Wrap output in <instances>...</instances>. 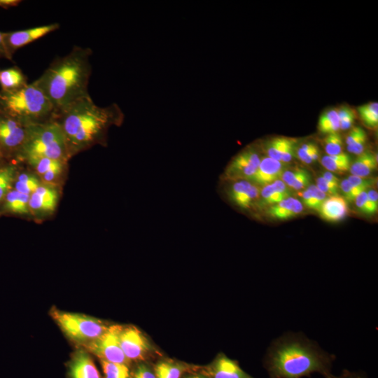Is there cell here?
Returning <instances> with one entry per match:
<instances>
[{"label": "cell", "mask_w": 378, "mask_h": 378, "mask_svg": "<svg viewBox=\"0 0 378 378\" xmlns=\"http://www.w3.org/2000/svg\"><path fill=\"white\" fill-rule=\"evenodd\" d=\"M0 113L25 125L48 121L55 109L34 83L13 91L0 92Z\"/></svg>", "instance_id": "277c9868"}, {"label": "cell", "mask_w": 378, "mask_h": 378, "mask_svg": "<svg viewBox=\"0 0 378 378\" xmlns=\"http://www.w3.org/2000/svg\"><path fill=\"white\" fill-rule=\"evenodd\" d=\"M119 340L125 356L130 362H147L160 354L150 340L134 326H121Z\"/></svg>", "instance_id": "52a82bcc"}, {"label": "cell", "mask_w": 378, "mask_h": 378, "mask_svg": "<svg viewBox=\"0 0 378 378\" xmlns=\"http://www.w3.org/2000/svg\"><path fill=\"white\" fill-rule=\"evenodd\" d=\"M316 186L326 195H338L339 186L327 181L322 176L316 179Z\"/></svg>", "instance_id": "8d00e7d4"}, {"label": "cell", "mask_w": 378, "mask_h": 378, "mask_svg": "<svg viewBox=\"0 0 378 378\" xmlns=\"http://www.w3.org/2000/svg\"><path fill=\"white\" fill-rule=\"evenodd\" d=\"M183 378H208V377L199 370L197 372L187 373L183 377Z\"/></svg>", "instance_id": "f5cc1de1"}, {"label": "cell", "mask_w": 378, "mask_h": 378, "mask_svg": "<svg viewBox=\"0 0 378 378\" xmlns=\"http://www.w3.org/2000/svg\"><path fill=\"white\" fill-rule=\"evenodd\" d=\"M368 200L372 204V206L377 211L378 208V195L377 191L370 190L367 192Z\"/></svg>", "instance_id": "681fc988"}, {"label": "cell", "mask_w": 378, "mask_h": 378, "mask_svg": "<svg viewBox=\"0 0 378 378\" xmlns=\"http://www.w3.org/2000/svg\"><path fill=\"white\" fill-rule=\"evenodd\" d=\"M29 195L22 194L16 190H10L4 198V209L8 212L25 214L29 211Z\"/></svg>", "instance_id": "44dd1931"}, {"label": "cell", "mask_w": 378, "mask_h": 378, "mask_svg": "<svg viewBox=\"0 0 378 378\" xmlns=\"http://www.w3.org/2000/svg\"><path fill=\"white\" fill-rule=\"evenodd\" d=\"M92 53L89 48L74 46L67 55L55 59L34 81L52 104L55 112L89 95Z\"/></svg>", "instance_id": "3957f363"}, {"label": "cell", "mask_w": 378, "mask_h": 378, "mask_svg": "<svg viewBox=\"0 0 378 378\" xmlns=\"http://www.w3.org/2000/svg\"><path fill=\"white\" fill-rule=\"evenodd\" d=\"M57 199V192L55 188L40 185L29 196V210L36 213L51 212L55 209Z\"/></svg>", "instance_id": "9a60e30c"}, {"label": "cell", "mask_w": 378, "mask_h": 378, "mask_svg": "<svg viewBox=\"0 0 378 378\" xmlns=\"http://www.w3.org/2000/svg\"><path fill=\"white\" fill-rule=\"evenodd\" d=\"M0 115V146L20 151L26 139L27 125L9 116Z\"/></svg>", "instance_id": "7c38bea8"}, {"label": "cell", "mask_w": 378, "mask_h": 378, "mask_svg": "<svg viewBox=\"0 0 378 378\" xmlns=\"http://www.w3.org/2000/svg\"><path fill=\"white\" fill-rule=\"evenodd\" d=\"M340 188L346 201L352 202L355 200L358 194L347 178L344 179L340 183Z\"/></svg>", "instance_id": "f35d334b"}, {"label": "cell", "mask_w": 378, "mask_h": 378, "mask_svg": "<svg viewBox=\"0 0 378 378\" xmlns=\"http://www.w3.org/2000/svg\"><path fill=\"white\" fill-rule=\"evenodd\" d=\"M20 152L24 159L44 157L64 162L70 155L63 131L53 118L27 125L26 139Z\"/></svg>", "instance_id": "5b68a950"}, {"label": "cell", "mask_w": 378, "mask_h": 378, "mask_svg": "<svg viewBox=\"0 0 378 378\" xmlns=\"http://www.w3.org/2000/svg\"><path fill=\"white\" fill-rule=\"evenodd\" d=\"M357 208L364 214H373L377 210L372 206L367 195V191H363L355 198Z\"/></svg>", "instance_id": "d6a6232c"}, {"label": "cell", "mask_w": 378, "mask_h": 378, "mask_svg": "<svg viewBox=\"0 0 378 378\" xmlns=\"http://www.w3.org/2000/svg\"><path fill=\"white\" fill-rule=\"evenodd\" d=\"M69 378H101L100 374L90 354L78 350L69 363Z\"/></svg>", "instance_id": "5bb4252c"}, {"label": "cell", "mask_w": 378, "mask_h": 378, "mask_svg": "<svg viewBox=\"0 0 378 378\" xmlns=\"http://www.w3.org/2000/svg\"><path fill=\"white\" fill-rule=\"evenodd\" d=\"M319 155V150L317 148L316 149L312 151H303L300 149L298 150V157L303 162L306 164L312 163V162L316 160Z\"/></svg>", "instance_id": "60d3db41"}, {"label": "cell", "mask_w": 378, "mask_h": 378, "mask_svg": "<svg viewBox=\"0 0 378 378\" xmlns=\"http://www.w3.org/2000/svg\"><path fill=\"white\" fill-rule=\"evenodd\" d=\"M310 175L307 171L304 169L303 173L300 176L297 181L291 188L294 190H301L305 188L310 182Z\"/></svg>", "instance_id": "7bdbcfd3"}, {"label": "cell", "mask_w": 378, "mask_h": 378, "mask_svg": "<svg viewBox=\"0 0 378 378\" xmlns=\"http://www.w3.org/2000/svg\"><path fill=\"white\" fill-rule=\"evenodd\" d=\"M130 378H156L153 368L147 362H141L135 368Z\"/></svg>", "instance_id": "836d02e7"}, {"label": "cell", "mask_w": 378, "mask_h": 378, "mask_svg": "<svg viewBox=\"0 0 378 378\" xmlns=\"http://www.w3.org/2000/svg\"><path fill=\"white\" fill-rule=\"evenodd\" d=\"M377 160L370 152L360 153L350 166L351 175L365 178L377 167Z\"/></svg>", "instance_id": "603a6c76"}, {"label": "cell", "mask_w": 378, "mask_h": 378, "mask_svg": "<svg viewBox=\"0 0 378 378\" xmlns=\"http://www.w3.org/2000/svg\"><path fill=\"white\" fill-rule=\"evenodd\" d=\"M324 144L328 155H334L342 152L343 142L342 137L337 132L329 134L324 139Z\"/></svg>", "instance_id": "1f68e13d"}, {"label": "cell", "mask_w": 378, "mask_h": 378, "mask_svg": "<svg viewBox=\"0 0 378 378\" xmlns=\"http://www.w3.org/2000/svg\"><path fill=\"white\" fill-rule=\"evenodd\" d=\"M363 121L370 127H376L378 124V104L370 102L358 108Z\"/></svg>", "instance_id": "4dcf8cb0"}, {"label": "cell", "mask_w": 378, "mask_h": 378, "mask_svg": "<svg viewBox=\"0 0 378 378\" xmlns=\"http://www.w3.org/2000/svg\"><path fill=\"white\" fill-rule=\"evenodd\" d=\"M322 177L327 181L339 186V178L330 172H326L323 174Z\"/></svg>", "instance_id": "816d5d0a"}, {"label": "cell", "mask_w": 378, "mask_h": 378, "mask_svg": "<svg viewBox=\"0 0 378 378\" xmlns=\"http://www.w3.org/2000/svg\"><path fill=\"white\" fill-rule=\"evenodd\" d=\"M16 168L14 165H6L0 168V202L4 200L8 192L11 190L16 179Z\"/></svg>", "instance_id": "484cf974"}, {"label": "cell", "mask_w": 378, "mask_h": 378, "mask_svg": "<svg viewBox=\"0 0 378 378\" xmlns=\"http://www.w3.org/2000/svg\"><path fill=\"white\" fill-rule=\"evenodd\" d=\"M4 38V32L0 31V57H6V52Z\"/></svg>", "instance_id": "db71d44e"}, {"label": "cell", "mask_w": 378, "mask_h": 378, "mask_svg": "<svg viewBox=\"0 0 378 378\" xmlns=\"http://www.w3.org/2000/svg\"><path fill=\"white\" fill-rule=\"evenodd\" d=\"M59 28L58 23L41 25L23 30L4 32V46L6 58L10 59L19 48L34 42Z\"/></svg>", "instance_id": "9c48e42d"}, {"label": "cell", "mask_w": 378, "mask_h": 378, "mask_svg": "<svg viewBox=\"0 0 378 378\" xmlns=\"http://www.w3.org/2000/svg\"><path fill=\"white\" fill-rule=\"evenodd\" d=\"M366 141L367 135L365 134L351 144L347 146V150L351 153L360 155L363 152Z\"/></svg>", "instance_id": "ab89813d"}, {"label": "cell", "mask_w": 378, "mask_h": 378, "mask_svg": "<svg viewBox=\"0 0 378 378\" xmlns=\"http://www.w3.org/2000/svg\"><path fill=\"white\" fill-rule=\"evenodd\" d=\"M200 372L208 378H254L246 372L237 360L223 353L218 354L209 365L201 366Z\"/></svg>", "instance_id": "8fae6325"}, {"label": "cell", "mask_w": 378, "mask_h": 378, "mask_svg": "<svg viewBox=\"0 0 378 378\" xmlns=\"http://www.w3.org/2000/svg\"><path fill=\"white\" fill-rule=\"evenodd\" d=\"M51 315L63 332L72 340L85 344L103 335L110 325L84 314L53 308Z\"/></svg>", "instance_id": "8992f818"}, {"label": "cell", "mask_w": 378, "mask_h": 378, "mask_svg": "<svg viewBox=\"0 0 378 378\" xmlns=\"http://www.w3.org/2000/svg\"><path fill=\"white\" fill-rule=\"evenodd\" d=\"M153 368L156 378H183L187 373L199 371L201 366L162 358L158 360Z\"/></svg>", "instance_id": "4fadbf2b"}, {"label": "cell", "mask_w": 378, "mask_h": 378, "mask_svg": "<svg viewBox=\"0 0 378 378\" xmlns=\"http://www.w3.org/2000/svg\"><path fill=\"white\" fill-rule=\"evenodd\" d=\"M25 160L40 176L52 169L64 166V161L44 157L29 158Z\"/></svg>", "instance_id": "4316f807"}, {"label": "cell", "mask_w": 378, "mask_h": 378, "mask_svg": "<svg viewBox=\"0 0 378 378\" xmlns=\"http://www.w3.org/2000/svg\"><path fill=\"white\" fill-rule=\"evenodd\" d=\"M335 360V355L304 334L289 332L271 343L263 367L268 378H302L315 372L330 378Z\"/></svg>", "instance_id": "6da1fadb"}, {"label": "cell", "mask_w": 378, "mask_h": 378, "mask_svg": "<svg viewBox=\"0 0 378 378\" xmlns=\"http://www.w3.org/2000/svg\"><path fill=\"white\" fill-rule=\"evenodd\" d=\"M283 168V162L269 157L264 158L260 160L259 166L250 181L264 186L270 184L281 177Z\"/></svg>", "instance_id": "e0dca14e"}, {"label": "cell", "mask_w": 378, "mask_h": 378, "mask_svg": "<svg viewBox=\"0 0 378 378\" xmlns=\"http://www.w3.org/2000/svg\"><path fill=\"white\" fill-rule=\"evenodd\" d=\"M38 179L29 174H21L15 179V190L22 193L31 195L40 186Z\"/></svg>", "instance_id": "f1b7e54d"}, {"label": "cell", "mask_w": 378, "mask_h": 378, "mask_svg": "<svg viewBox=\"0 0 378 378\" xmlns=\"http://www.w3.org/2000/svg\"><path fill=\"white\" fill-rule=\"evenodd\" d=\"M260 195L265 202L272 204L290 197V192L286 185L280 179L265 186Z\"/></svg>", "instance_id": "7402d4cb"}, {"label": "cell", "mask_w": 378, "mask_h": 378, "mask_svg": "<svg viewBox=\"0 0 378 378\" xmlns=\"http://www.w3.org/2000/svg\"><path fill=\"white\" fill-rule=\"evenodd\" d=\"M22 1L20 0H0V7L8 8L18 6Z\"/></svg>", "instance_id": "f907efd6"}, {"label": "cell", "mask_w": 378, "mask_h": 378, "mask_svg": "<svg viewBox=\"0 0 378 378\" xmlns=\"http://www.w3.org/2000/svg\"><path fill=\"white\" fill-rule=\"evenodd\" d=\"M347 179L355 189L358 195L363 191H365L367 188L372 187L374 183V181L372 179H365V178L354 175H351Z\"/></svg>", "instance_id": "e575fe53"}, {"label": "cell", "mask_w": 378, "mask_h": 378, "mask_svg": "<svg viewBox=\"0 0 378 378\" xmlns=\"http://www.w3.org/2000/svg\"><path fill=\"white\" fill-rule=\"evenodd\" d=\"M330 378H368V377L363 372H353L344 370L340 374L337 376L332 375Z\"/></svg>", "instance_id": "f6af8a7d"}, {"label": "cell", "mask_w": 378, "mask_h": 378, "mask_svg": "<svg viewBox=\"0 0 378 378\" xmlns=\"http://www.w3.org/2000/svg\"><path fill=\"white\" fill-rule=\"evenodd\" d=\"M300 195L304 204L310 209H314V203L310 191L307 189Z\"/></svg>", "instance_id": "7dc6e473"}, {"label": "cell", "mask_w": 378, "mask_h": 378, "mask_svg": "<svg viewBox=\"0 0 378 378\" xmlns=\"http://www.w3.org/2000/svg\"><path fill=\"white\" fill-rule=\"evenodd\" d=\"M295 141L288 137H276L272 139L266 146L268 157L281 162L284 150Z\"/></svg>", "instance_id": "f546056e"}, {"label": "cell", "mask_w": 378, "mask_h": 378, "mask_svg": "<svg viewBox=\"0 0 378 378\" xmlns=\"http://www.w3.org/2000/svg\"><path fill=\"white\" fill-rule=\"evenodd\" d=\"M304 169L295 168L286 170L281 175V181L288 187L292 188Z\"/></svg>", "instance_id": "d590c367"}, {"label": "cell", "mask_w": 378, "mask_h": 378, "mask_svg": "<svg viewBox=\"0 0 378 378\" xmlns=\"http://www.w3.org/2000/svg\"><path fill=\"white\" fill-rule=\"evenodd\" d=\"M319 212L326 220H340L348 212L347 202L342 196L332 195L325 200Z\"/></svg>", "instance_id": "ac0fdd59"}, {"label": "cell", "mask_w": 378, "mask_h": 378, "mask_svg": "<svg viewBox=\"0 0 378 378\" xmlns=\"http://www.w3.org/2000/svg\"><path fill=\"white\" fill-rule=\"evenodd\" d=\"M120 325H110L103 335L84 346L100 360L130 365L131 362L125 356L120 344Z\"/></svg>", "instance_id": "ba28073f"}, {"label": "cell", "mask_w": 378, "mask_h": 378, "mask_svg": "<svg viewBox=\"0 0 378 378\" xmlns=\"http://www.w3.org/2000/svg\"><path fill=\"white\" fill-rule=\"evenodd\" d=\"M104 378H130L129 365L100 360Z\"/></svg>", "instance_id": "83f0119b"}, {"label": "cell", "mask_w": 378, "mask_h": 378, "mask_svg": "<svg viewBox=\"0 0 378 378\" xmlns=\"http://www.w3.org/2000/svg\"><path fill=\"white\" fill-rule=\"evenodd\" d=\"M63 167L64 166L52 169L43 174L41 176L43 181L45 183H52L54 181L62 172Z\"/></svg>", "instance_id": "ee69618b"}, {"label": "cell", "mask_w": 378, "mask_h": 378, "mask_svg": "<svg viewBox=\"0 0 378 378\" xmlns=\"http://www.w3.org/2000/svg\"><path fill=\"white\" fill-rule=\"evenodd\" d=\"M365 134V132L362 128L359 127H354L347 135L346 138V144L347 146H349Z\"/></svg>", "instance_id": "b9f144b4"}, {"label": "cell", "mask_w": 378, "mask_h": 378, "mask_svg": "<svg viewBox=\"0 0 378 378\" xmlns=\"http://www.w3.org/2000/svg\"><path fill=\"white\" fill-rule=\"evenodd\" d=\"M355 120V114L352 113L349 115L340 120V129L345 130L351 127Z\"/></svg>", "instance_id": "c3c4849f"}, {"label": "cell", "mask_w": 378, "mask_h": 378, "mask_svg": "<svg viewBox=\"0 0 378 378\" xmlns=\"http://www.w3.org/2000/svg\"><path fill=\"white\" fill-rule=\"evenodd\" d=\"M310 191L314 203V210L320 211L321 208L326 198V195L321 191L316 186L312 185L307 188Z\"/></svg>", "instance_id": "74e56055"}, {"label": "cell", "mask_w": 378, "mask_h": 378, "mask_svg": "<svg viewBox=\"0 0 378 378\" xmlns=\"http://www.w3.org/2000/svg\"><path fill=\"white\" fill-rule=\"evenodd\" d=\"M295 141L290 144L284 151L281 158V162H289L294 156L295 154Z\"/></svg>", "instance_id": "bcb514c9"}, {"label": "cell", "mask_w": 378, "mask_h": 378, "mask_svg": "<svg viewBox=\"0 0 378 378\" xmlns=\"http://www.w3.org/2000/svg\"><path fill=\"white\" fill-rule=\"evenodd\" d=\"M302 209V203L290 197L272 206L268 212L274 218L286 220L299 214Z\"/></svg>", "instance_id": "d6986e66"}, {"label": "cell", "mask_w": 378, "mask_h": 378, "mask_svg": "<svg viewBox=\"0 0 378 378\" xmlns=\"http://www.w3.org/2000/svg\"><path fill=\"white\" fill-rule=\"evenodd\" d=\"M123 117L117 104L101 107L89 94L57 111L53 119L63 131L70 155L100 141L108 128L120 124Z\"/></svg>", "instance_id": "7a4b0ae2"}, {"label": "cell", "mask_w": 378, "mask_h": 378, "mask_svg": "<svg viewBox=\"0 0 378 378\" xmlns=\"http://www.w3.org/2000/svg\"><path fill=\"white\" fill-rule=\"evenodd\" d=\"M258 188L249 181H234L229 190L230 199L241 209H248L258 196Z\"/></svg>", "instance_id": "2e32d148"}, {"label": "cell", "mask_w": 378, "mask_h": 378, "mask_svg": "<svg viewBox=\"0 0 378 378\" xmlns=\"http://www.w3.org/2000/svg\"><path fill=\"white\" fill-rule=\"evenodd\" d=\"M260 162V158L255 150L244 149L230 162L225 170V178L232 181L251 180Z\"/></svg>", "instance_id": "30bf717a"}, {"label": "cell", "mask_w": 378, "mask_h": 378, "mask_svg": "<svg viewBox=\"0 0 378 378\" xmlns=\"http://www.w3.org/2000/svg\"><path fill=\"white\" fill-rule=\"evenodd\" d=\"M322 165L328 171L333 172H344L349 169L351 159L345 153L334 155H325L321 159Z\"/></svg>", "instance_id": "cb8c5ba5"}, {"label": "cell", "mask_w": 378, "mask_h": 378, "mask_svg": "<svg viewBox=\"0 0 378 378\" xmlns=\"http://www.w3.org/2000/svg\"><path fill=\"white\" fill-rule=\"evenodd\" d=\"M318 130L323 134L335 133L340 130V119L337 110H329L323 113L318 120Z\"/></svg>", "instance_id": "d4e9b609"}, {"label": "cell", "mask_w": 378, "mask_h": 378, "mask_svg": "<svg viewBox=\"0 0 378 378\" xmlns=\"http://www.w3.org/2000/svg\"><path fill=\"white\" fill-rule=\"evenodd\" d=\"M26 76L17 67L0 71V85L3 91H13L27 85Z\"/></svg>", "instance_id": "ffe728a7"}]
</instances>
